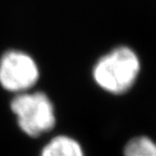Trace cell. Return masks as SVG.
I'll use <instances>...</instances> for the list:
<instances>
[{
	"label": "cell",
	"mask_w": 156,
	"mask_h": 156,
	"mask_svg": "<svg viewBox=\"0 0 156 156\" xmlns=\"http://www.w3.org/2000/svg\"><path fill=\"white\" fill-rule=\"evenodd\" d=\"M139 56L131 48L120 46L101 56L94 64L92 77L101 89L112 94L129 91L139 76Z\"/></svg>",
	"instance_id": "cell-1"
},
{
	"label": "cell",
	"mask_w": 156,
	"mask_h": 156,
	"mask_svg": "<svg viewBox=\"0 0 156 156\" xmlns=\"http://www.w3.org/2000/svg\"><path fill=\"white\" fill-rule=\"evenodd\" d=\"M11 111L21 130L33 138L50 131L55 125L53 103L44 92L19 93L11 101Z\"/></svg>",
	"instance_id": "cell-2"
},
{
	"label": "cell",
	"mask_w": 156,
	"mask_h": 156,
	"mask_svg": "<svg viewBox=\"0 0 156 156\" xmlns=\"http://www.w3.org/2000/svg\"><path fill=\"white\" fill-rule=\"evenodd\" d=\"M38 79V65L26 52L10 50L0 58V85L7 91L27 92Z\"/></svg>",
	"instance_id": "cell-3"
},
{
	"label": "cell",
	"mask_w": 156,
	"mask_h": 156,
	"mask_svg": "<svg viewBox=\"0 0 156 156\" xmlns=\"http://www.w3.org/2000/svg\"><path fill=\"white\" fill-rule=\"evenodd\" d=\"M40 156H85L79 142L68 136H56L42 147Z\"/></svg>",
	"instance_id": "cell-4"
},
{
	"label": "cell",
	"mask_w": 156,
	"mask_h": 156,
	"mask_svg": "<svg viewBox=\"0 0 156 156\" xmlns=\"http://www.w3.org/2000/svg\"><path fill=\"white\" fill-rule=\"evenodd\" d=\"M124 156H156V143L149 136H136L125 145Z\"/></svg>",
	"instance_id": "cell-5"
}]
</instances>
